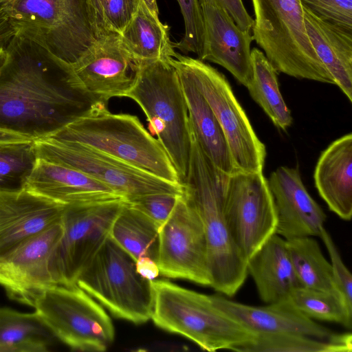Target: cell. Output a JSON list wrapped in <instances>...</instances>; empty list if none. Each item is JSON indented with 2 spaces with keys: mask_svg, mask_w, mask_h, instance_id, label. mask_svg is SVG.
<instances>
[{
  "mask_svg": "<svg viewBox=\"0 0 352 352\" xmlns=\"http://www.w3.org/2000/svg\"><path fill=\"white\" fill-rule=\"evenodd\" d=\"M191 128V146L184 195L203 223L211 276L210 287L229 297L243 285L247 261L238 249L223 210L229 175L216 168L202 151Z\"/></svg>",
  "mask_w": 352,
  "mask_h": 352,
  "instance_id": "2",
  "label": "cell"
},
{
  "mask_svg": "<svg viewBox=\"0 0 352 352\" xmlns=\"http://www.w3.org/2000/svg\"><path fill=\"white\" fill-rule=\"evenodd\" d=\"M61 219L0 257V285L12 299L32 307L53 282L50 263L63 234Z\"/></svg>",
  "mask_w": 352,
  "mask_h": 352,
  "instance_id": "16",
  "label": "cell"
},
{
  "mask_svg": "<svg viewBox=\"0 0 352 352\" xmlns=\"http://www.w3.org/2000/svg\"><path fill=\"white\" fill-rule=\"evenodd\" d=\"M148 8L156 16H159V10L157 0H142Z\"/></svg>",
  "mask_w": 352,
  "mask_h": 352,
  "instance_id": "44",
  "label": "cell"
},
{
  "mask_svg": "<svg viewBox=\"0 0 352 352\" xmlns=\"http://www.w3.org/2000/svg\"><path fill=\"white\" fill-rule=\"evenodd\" d=\"M215 305L256 334H299L318 339L335 333L301 313L289 299L265 306H252L212 295Z\"/></svg>",
  "mask_w": 352,
  "mask_h": 352,
  "instance_id": "20",
  "label": "cell"
},
{
  "mask_svg": "<svg viewBox=\"0 0 352 352\" xmlns=\"http://www.w3.org/2000/svg\"><path fill=\"white\" fill-rule=\"evenodd\" d=\"M223 210L232 238L246 261L276 233L275 206L263 172L237 170L229 175Z\"/></svg>",
  "mask_w": 352,
  "mask_h": 352,
  "instance_id": "13",
  "label": "cell"
},
{
  "mask_svg": "<svg viewBox=\"0 0 352 352\" xmlns=\"http://www.w3.org/2000/svg\"><path fill=\"white\" fill-rule=\"evenodd\" d=\"M16 35L68 65L98 39L85 0H0Z\"/></svg>",
  "mask_w": 352,
  "mask_h": 352,
  "instance_id": "6",
  "label": "cell"
},
{
  "mask_svg": "<svg viewBox=\"0 0 352 352\" xmlns=\"http://www.w3.org/2000/svg\"><path fill=\"white\" fill-rule=\"evenodd\" d=\"M34 144L38 158L81 171L111 188L124 201L151 194L184 195L182 184L164 180L83 145L50 138Z\"/></svg>",
  "mask_w": 352,
  "mask_h": 352,
  "instance_id": "11",
  "label": "cell"
},
{
  "mask_svg": "<svg viewBox=\"0 0 352 352\" xmlns=\"http://www.w3.org/2000/svg\"><path fill=\"white\" fill-rule=\"evenodd\" d=\"M65 207L27 190L0 192V257L59 222Z\"/></svg>",
  "mask_w": 352,
  "mask_h": 352,
  "instance_id": "19",
  "label": "cell"
},
{
  "mask_svg": "<svg viewBox=\"0 0 352 352\" xmlns=\"http://www.w3.org/2000/svg\"><path fill=\"white\" fill-rule=\"evenodd\" d=\"M316 188L340 219L352 217V134L333 141L321 153L314 171Z\"/></svg>",
  "mask_w": 352,
  "mask_h": 352,
  "instance_id": "22",
  "label": "cell"
},
{
  "mask_svg": "<svg viewBox=\"0 0 352 352\" xmlns=\"http://www.w3.org/2000/svg\"><path fill=\"white\" fill-rule=\"evenodd\" d=\"M109 236L135 261L147 256L157 262L159 227L125 201L112 224Z\"/></svg>",
  "mask_w": 352,
  "mask_h": 352,
  "instance_id": "28",
  "label": "cell"
},
{
  "mask_svg": "<svg viewBox=\"0 0 352 352\" xmlns=\"http://www.w3.org/2000/svg\"><path fill=\"white\" fill-rule=\"evenodd\" d=\"M318 19L352 34V0H300Z\"/></svg>",
  "mask_w": 352,
  "mask_h": 352,
  "instance_id": "35",
  "label": "cell"
},
{
  "mask_svg": "<svg viewBox=\"0 0 352 352\" xmlns=\"http://www.w3.org/2000/svg\"><path fill=\"white\" fill-rule=\"evenodd\" d=\"M350 332L334 333L326 340L299 334H256L243 352H351Z\"/></svg>",
  "mask_w": 352,
  "mask_h": 352,
  "instance_id": "31",
  "label": "cell"
},
{
  "mask_svg": "<svg viewBox=\"0 0 352 352\" xmlns=\"http://www.w3.org/2000/svg\"><path fill=\"white\" fill-rule=\"evenodd\" d=\"M153 306L151 318L156 326L182 336L201 349L213 352L229 349L243 352L256 333L223 311L212 295L182 287L169 280H151Z\"/></svg>",
  "mask_w": 352,
  "mask_h": 352,
  "instance_id": "4",
  "label": "cell"
},
{
  "mask_svg": "<svg viewBox=\"0 0 352 352\" xmlns=\"http://www.w3.org/2000/svg\"><path fill=\"white\" fill-rule=\"evenodd\" d=\"M76 284L116 318L135 324L151 318V280L137 272L135 260L109 236L80 273Z\"/></svg>",
  "mask_w": 352,
  "mask_h": 352,
  "instance_id": "8",
  "label": "cell"
},
{
  "mask_svg": "<svg viewBox=\"0 0 352 352\" xmlns=\"http://www.w3.org/2000/svg\"><path fill=\"white\" fill-rule=\"evenodd\" d=\"M7 56L8 54L6 49L0 52V71L1 70L2 67L6 62Z\"/></svg>",
  "mask_w": 352,
  "mask_h": 352,
  "instance_id": "45",
  "label": "cell"
},
{
  "mask_svg": "<svg viewBox=\"0 0 352 352\" xmlns=\"http://www.w3.org/2000/svg\"><path fill=\"white\" fill-rule=\"evenodd\" d=\"M267 182L277 217L276 234L285 240L318 236L326 214L307 192L298 169L280 166Z\"/></svg>",
  "mask_w": 352,
  "mask_h": 352,
  "instance_id": "17",
  "label": "cell"
},
{
  "mask_svg": "<svg viewBox=\"0 0 352 352\" xmlns=\"http://www.w3.org/2000/svg\"><path fill=\"white\" fill-rule=\"evenodd\" d=\"M204 43L200 60L221 65L246 87L252 78L250 32L239 28L217 6L201 5Z\"/></svg>",
  "mask_w": 352,
  "mask_h": 352,
  "instance_id": "18",
  "label": "cell"
},
{
  "mask_svg": "<svg viewBox=\"0 0 352 352\" xmlns=\"http://www.w3.org/2000/svg\"><path fill=\"white\" fill-rule=\"evenodd\" d=\"M188 72L226 136L238 170L263 172L266 150L235 97L226 76L199 59L177 52L173 57Z\"/></svg>",
  "mask_w": 352,
  "mask_h": 352,
  "instance_id": "10",
  "label": "cell"
},
{
  "mask_svg": "<svg viewBox=\"0 0 352 352\" xmlns=\"http://www.w3.org/2000/svg\"><path fill=\"white\" fill-rule=\"evenodd\" d=\"M141 0H102V16L109 33L120 34L135 15Z\"/></svg>",
  "mask_w": 352,
  "mask_h": 352,
  "instance_id": "38",
  "label": "cell"
},
{
  "mask_svg": "<svg viewBox=\"0 0 352 352\" xmlns=\"http://www.w3.org/2000/svg\"><path fill=\"white\" fill-rule=\"evenodd\" d=\"M176 1L183 16L185 31L179 41L173 43V47L185 54H196L200 59L204 43V27L199 0Z\"/></svg>",
  "mask_w": 352,
  "mask_h": 352,
  "instance_id": "34",
  "label": "cell"
},
{
  "mask_svg": "<svg viewBox=\"0 0 352 352\" xmlns=\"http://www.w3.org/2000/svg\"><path fill=\"white\" fill-rule=\"evenodd\" d=\"M48 138L83 145L164 180L182 184L162 144L138 118L112 113L106 104H95Z\"/></svg>",
  "mask_w": 352,
  "mask_h": 352,
  "instance_id": "3",
  "label": "cell"
},
{
  "mask_svg": "<svg viewBox=\"0 0 352 352\" xmlns=\"http://www.w3.org/2000/svg\"><path fill=\"white\" fill-rule=\"evenodd\" d=\"M247 272L265 304L288 299L293 290L300 286L285 239L276 233L247 260Z\"/></svg>",
  "mask_w": 352,
  "mask_h": 352,
  "instance_id": "24",
  "label": "cell"
},
{
  "mask_svg": "<svg viewBox=\"0 0 352 352\" xmlns=\"http://www.w3.org/2000/svg\"><path fill=\"white\" fill-rule=\"evenodd\" d=\"M137 272L144 278L153 280L160 274L157 262L147 256L140 257L135 261Z\"/></svg>",
  "mask_w": 352,
  "mask_h": 352,
  "instance_id": "41",
  "label": "cell"
},
{
  "mask_svg": "<svg viewBox=\"0 0 352 352\" xmlns=\"http://www.w3.org/2000/svg\"><path fill=\"white\" fill-rule=\"evenodd\" d=\"M32 307L54 336L74 350L104 351L114 340L109 315L76 284L48 287Z\"/></svg>",
  "mask_w": 352,
  "mask_h": 352,
  "instance_id": "9",
  "label": "cell"
},
{
  "mask_svg": "<svg viewBox=\"0 0 352 352\" xmlns=\"http://www.w3.org/2000/svg\"><path fill=\"white\" fill-rule=\"evenodd\" d=\"M28 140L30 139L21 135L0 129V142L22 141Z\"/></svg>",
  "mask_w": 352,
  "mask_h": 352,
  "instance_id": "43",
  "label": "cell"
},
{
  "mask_svg": "<svg viewBox=\"0 0 352 352\" xmlns=\"http://www.w3.org/2000/svg\"><path fill=\"white\" fill-rule=\"evenodd\" d=\"M160 274L199 285H211L207 242L201 219L184 195L178 197L159 228L157 258Z\"/></svg>",
  "mask_w": 352,
  "mask_h": 352,
  "instance_id": "14",
  "label": "cell"
},
{
  "mask_svg": "<svg viewBox=\"0 0 352 352\" xmlns=\"http://www.w3.org/2000/svg\"><path fill=\"white\" fill-rule=\"evenodd\" d=\"M124 201L122 199L65 206L62 236L50 259L55 285L76 284V279L108 238Z\"/></svg>",
  "mask_w": 352,
  "mask_h": 352,
  "instance_id": "12",
  "label": "cell"
},
{
  "mask_svg": "<svg viewBox=\"0 0 352 352\" xmlns=\"http://www.w3.org/2000/svg\"><path fill=\"white\" fill-rule=\"evenodd\" d=\"M98 38L110 34L106 29L102 16V0H85Z\"/></svg>",
  "mask_w": 352,
  "mask_h": 352,
  "instance_id": "40",
  "label": "cell"
},
{
  "mask_svg": "<svg viewBox=\"0 0 352 352\" xmlns=\"http://www.w3.org/2000/svg\"><path fill=\"white\" fill-rule=\"evenodd\" d=\"M306 30L318 58L352 102V34L316 18L303 8Z\"/></svg>",
  "mask_w": 352,
  "mask_h": 352,
  "instance_id": "25",
  "label": "cell"
},
{
  "mask_svg": "<svg viewBox=\"0 0 352 352\" xmlns=\"http://www.w3.org/2000/svg\"><path fill=\"white\" fill-rule=\"evenodd\" d=\"M0 71V129L36 141L47 138L95 104L73 85L70 65L14 35Z\"/></svg>",
  "mask_w": 352,
  "mask_h": 352,
  "instance_id": "1",
  "label": "cell"
},
{
  "mask_svg": "<svg viewBox=\"0 0 352 352\" xmlns=\"http://www.w3.org/2000/svg\"><path fill=\"white\" fill-rule=\"evenodd\" d=\"M16 32L9 22V19L0 8V52L5 50Z\"/></svg>",
  "mask_w": 352,
  "mask_h": 352,
  "instance_id": "42",
  "label": "cell"
},
{
  "mask_svg": "<svg viewBox=\"0 0 352 352\" xmlns=\"http://www.w3.org/2000/svg\"><path fill=\"white\" fill-rule=\"evenodd\" d=\"M201 5L217 6L226 10L236 25L241 30L250 32L254 19L248 13L242 0H199Z\"/></svg>",
  "mask_w": 352,
  "mask_h": 352,
  "instance_id": "39",
  "label": "cell"
},
{
  "mask_svg": "<svg viewBox=\"0 0 352 352\" xmlns=\"http://www.w3.org/2000/svg\"><path fill=\"white\" fill-rule=\"evenodd\" d=\"M179 196L168 193L151 194L125 202L149 217L160 228L172 212Z\"/></svg>",
  "mask_w": 352,
  "mask_h": 352,
  "instance_id": "37",
  "label": "cell"
},
{
  "mask_svg": "<svg viewBox=\"0 0 352 352\" xmlns=\"http://www.w3.org/2000/svg\"><path fill=\"white\" fill-rule=\"evenodd\" d=\"M323 241L331 259L332 276L336 289L347 310L352 314V276L345 266L330 234L322 227L318 236Z\"/></svg>",
  "mask_w": 352,
  "mask_h": 352,
  "instance_id": "36",
  "label": "cell"
},
{
  "mask_svg": "<svg viewBox=\"0 0 352 352\" xmlns=\"http://www.w3.org/2000/svg\"><path fill=\"white\" fill-rule=\"evenodd\" d=\"M25 190L65 206L123 199L111 188L81 171L39 158Z\"/></svg>",
  "mask_w": 352,
  "mask_h": 352,
  "instance_id": "21",
  "label": "cell"
},
{
  "mask_svg": "<svg viewBox=\"0 0 352 352\" xmlns=\"http://www.w3.org/2000/svg\"><path fill=\"white\" fill-rule=\"evenodd\" d=\"M53 337L36 311L0 307V352L47 351Z\"/></svg>",
  "mask_w": 352,
  "mask_h": 352,
  "instance_id": "27",
  "label": "cell"
},
{
  "mask_svg": "<svg viewBox=\"0 0 352 352\" xmlns=\"http://www.w3.org/2000/svg\"><path fill=\"white\" fill-rule=\"evenodd\" d=\"M295 274L301 287L337 293L331 263L313 236L285 240Z\"/></svg>",
  "mask_w": 352,
  "mask_h": 352,
  "instance_id": "30",
  "label": "cell"
},
{
  "mask_svg": "<svg viewBox=\"0 0 352 352\" xmlns=\"http://www.w3.org/2000/svg\"><path fill=\"white\" fill-rule=\"evenodd\" d=\"M136 64L121 45L119 34L99 38L76 63L70 65L74 87L94 103L124 97L131 87Z\"/></svg>",
  "mask_w": 352,
  "mask_h": 352,
  "instance_id": "15",
  "label": "cell"
},
{
  "mask_svg": "<svg viewBox=\"0 0 352 352\" xmlns=\"http://www.w3.org/2000/svg\"><path fill=\"white\" fill-rule=\"evenodd\" d=\"M37 160L34 140L0 142V192L25 190Z\"/></svg>",
  "mask_w": 352,
  "mask_h": 352,
  "instance_id": "32",
  "label": "cell"
},
{
  "mask_svg": "<svg viewBox=\"0 0 352 352\" xmlns=\"http://www.w3.org/2000/svg\"><path fill=\"white\" fill-rule=\"evenodd\" d=\"M251 58L252 78L246 87L274 124L286 130L292 123V116L280 91L277 71L256 47L251 50Z\"/></svg>",
  "mask_w": 352,
  "mask_h": 352,
  "instance_id": "29",
  "label": "cell"
},
{
  "mask_svg": "<svg viewBox=\"0 0 352 352\" xmlns=\"http://www.w3.org/2000/svg\"><path fill=\"white\" fill-rule=\"evenodd\" d=\"M169 62L177 72L189 121L202 151L221 171L228 175L237 171L224 133L209 104L186 69L173 58Z\"/></svg>",
  "mask_w": 352,
  "mask_h": 352,
  "instance_id": "23",
  "label": "cell"
},
{
  "mask_svg": "<svg viewBox=\"0 0 352 352\" xmlns=\"http://www.w3.org/2000/svg\"><path fill=\"white\" fill-rule=\"evenodd\" d=\"M253 39L277 72L335 85L307 33L300 0H252Z\"/></svg>",
  "mask_w": 352,
  "mask_h": 352,
  "instance_id": "7",
  "label": "cell"
},
{
  "mask_svg": "<svg viewBox=\"0 0 352 352\" xmlns=\"http://www.w3.org/2000/svg\"><path fill=\"white\" fill-rule=\"evenodd\" d=\"M288 299L312 320L335 322L351 329L352 314L337 293L300 286L293 290Z\"/></svg>",
  "mask_w": 352,
  "mask_h": 352,
  "instance_id": "33",
  "label": "cell"
},
{
  "mask_svg": "<svg viewBox=\"0 0 352 352\" xmlns=\"http://www.w3.org/2000/svg\"><path fill=\"white\" fill-rule=\"evenodd\" d=\"M121 45L135 64L169 60L176 52L169 36V26L162 23L140 1L131 21L119 34Z\"/></svg>",
  "mask_w": 352,
  "mask_h": 352,
  "instance_id": "26",
  "label": "cell"
},
{
  "mask_svg": "<svg viewBox=\"0 0 352 352\" xmlns=\"http://www.w3.org/2000/svg\"><path fill=\"white\" fill-rule=\"evenodd\" d=\"M124 97L142 109L151 134L157 135L183 184L189 163L191 129L174 66L162 60L137 63L133 83Z\"/></svg>",
  "mask_w": 352,
  "mask_h": 352,
  "instance_id": "5",
  "label": "cell"
}]
</instances>
